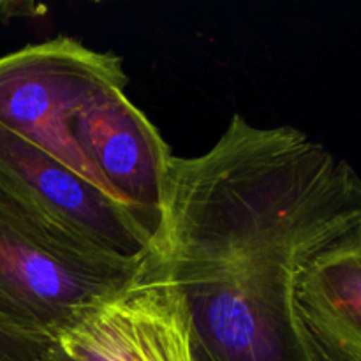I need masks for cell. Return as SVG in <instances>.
<instances>
[{
  "mask_svg": "<svg viewBox=\"0 0 361 361\" xmlns=\"http://www.w3.org/2000/svg\"><path fill=\"white\" fill-rule=\"evenodd\" d=\"M358 222V173L295 127L235 113L210 150L173 155L150 252L185 300L194 361H317L296 279Z\"/></svg>",
  "mask_w": 361,
  "mask_h": 361,
  "instance_id": "1",
  "label": "cell"
},
{
  "mask_svg": "<svg viewBox=\"0 0 361 361\" xmlns=\"http://www.w3.org/2000/svg\"><path fill=\"white\" fill-rule=\"evenodd\" d=\"M147 259L66 242L0 197V302L53 341L140 277Z\"/></svg>",
  "mask_w": 361,
  "mask_h": 361,
  "instance_id": "2",
  "label": "cell"
},
{
  "mask_svg": "<svg viewBox=\"0 0 361 361\" xmlns=\"http://www.w3.org/2000/svg\"><path fill=\"white\" fill-rule=\"evenodd\" d=\"M127 81L120 56L74 37L28 44L0 56V127L122 201L78 147L71 122L92 97L111 88L126 90Z\"/></svg>",
  "mask_w": 361,
  "mask_h": 361,
  "instance_id": "3",
  "label": "cell"
},
{
  "mask_svg": "<svg viewBox=\"0 0 361 361\" xmlns=\"http://www.w3.org/2000/svg\"><path fill=\"white\" fill-rule=\"evenodd\" d=\"M0 197L69 243L127 257L152 250V233L136 212L4 127Z\"/></svg>",
  "mask_w": 361,
  "mask_h": 361,
  "instance_id": "4",
  "label": "cell"
},
{
  "mask_svg": "<svg viewBox=\"0 0 361 361\" xmlns=\"http://www.w3.org/2000/svg\"><path fill=\"white\" fill-rule=\"evenodd\" d=\"M56 342L76 361H194L187 303L152 252L140 277Z\"/></svg>",
  "mask_w": 361,
  "mask_h": 361,
  "instance_id": "5",
  "label": "cell"
},
{
  "mask_svg": "<svg viewBox=\"0 0 361 361\" xmlns=\"http://www.w3.org/2000/svg\"><path fill=\"white\" fill-rule=\"evenodd\" d=\"M71 130L88 161L154 238L173 159L154 123L127 99L126 90L111 88L74 115Z\"/></svg>",
  "mask_w": 361,
  "mask_h": 361,
  "instance_id": "6",
  "label": "cell"
},
{
  "mask_svg": "<svg viewBox=\"0 0 361 361\" xmlns=\"http://www.w3.org/2000/svg\"><path fill=\"white\" fill-rule=\"evenodd\" d=\"M295 303L317 361H361V222L302 268Z\"/></svg>",
  "mask_w": 361,
  "mask_h": 361,
  "instance_id": "7",
  "label": "cell"
},
{
  "mask_svg": "<svg viewBox=\"0 0 361 361\" xmlns=\"http://www.w3.org/2000/svg\"><path fill=\"white\" fill-rule=\"evenodd\" d=\"M49 335L14 316L9 307L0 302V353L25 360H41L55 344Z\"/></svg>",
  "mask_w": 361,
  "mask_h": 361,
  "instance_id": "8",
  "label": "cell"
},
{
  "mask_svg": "<svg viewBox=\"0 0 361 361\" xmlns=\"http://www.w3.org/2000/svg\"><path fill=\"white\" fill-rule=\"evenodd\" d=\"M46 13L44 6L34 2H20V0H0V20L11 18H35Z\"/></svg>",
  "mask_w": 361,
  "mask_h": 361,
  "instance_id": "9",
  "label": "cell"
},
{
  "mask_svg": "<svg viewBox=\"0 0 361 361\" xmlns=\"http://www.w3.org/2000/svg\"><path fill=\"white\" fill-rule=\"evenodd\" d=\"M41 361H76V360H74L69 353H66V349H63L59 342H55V344H53L51 348L42 355Z\"/></svg>",
  "mask_w": 361,
  "mask_h": 361,
  "instance_id": "10",
  "label": "cell"
},
{
  "mask_svg": "<svg viewBox=\"0 0 361 361\" xmlns=\"http://www.w3.org/2000/svg\"><path fill=\"white\" fill-rule=\"evenodd\" d=\"M0 361H41V360H25V358H16V356L4 355V353H0Z\"/></svg>",
  "mask_w": 361,
  "mask_h": 361,
  "instance_id": "11",
  "label": "cell"
}]
</instances>
